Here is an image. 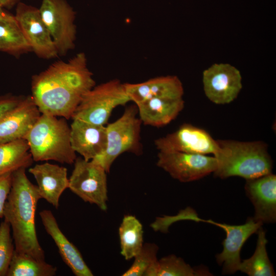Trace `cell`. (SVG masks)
<instances>
[{
  "label": "cell",
  "instance_id": "6da1fadb",
  "mask_svg": "<svg viewBox=\"0 0 276 276\" xmlns=\"http://www.w3.org/2000/svg\"><path fill=\"white\" fill-rule=\"evenodd\" d=\"M85 53L59 61L32 78L33 100L41 113L72 117L83 96L95 85Z\"/></svg>",
  "mask_w": 276,
  "mask_h": 276
},
{
  "label": "cell",
  "instance_id": "7a4b0ae2",
  "mask_svg": "<svg viewBox=\"0 0 276 276\" xmlns=\"http://www.w3.org/2000/svg\"><path fill=\"white\" fill-rule=\"evenodd\" d=\"M26 170L22 168L12 173L11 187L4 209V220L12 229L15 251L45 260L35 226L37 205L41 198L37 186L30 181Z\"/></svg>",
  "mask_w": 276,
  "mask_h": 276
},
{
  "label": "cell",
  "instance_id": "3957f363",
  "mask_svg": "<svg viewBox=\"0 0 276 276\" xmlns=\"http://www.w3.org/2000/svg\"><path fill=\"white\" fill-rule=\"evenodd\" d=\"M215 176L222 179L239 176L246 180L271 173L272 160L266 143L261 141L218 140Z\"/></svg>",
  "mask_w": 276,
  "mask_h": 276
},
{
  "label": "cell",
  "instance_id": "277c9868",
  "mask_svg": "<svg viewBox=\"0 0 276 276\" xmlns=\"http://www.w3.org/2000/svg\"><path fill=\"white\" fill-rule=\"evenodd\" d=\"M57 117L41 113L26 136L34 161L72 164L77 158L71 146L66 119Z\"/></svg>",
  "mask_w": 276,
  "mask_h": 276
},
{
  "label": "cell",
  "instance_id": "5b68a950",
  "mask_svg": "<svg viewBox=\"0 0 276 276\" xmlns=\"http://www.w3.org/2000/svg\"><path fill=\"white\" fill-rule=\"evenodd\" d=\"M131 101L125 87L118 79H112L95 85L82 97L72 119L105 125L112 110Z\"/></svg>",
  "mask_w": 276,
  "mask_h": 276
},
{
  "label": "cell",
  "instance_id": "8992f818",
  "mask_svg": "<svg viewBox=\"0 0 276 276\" xmlns=\"http://www.w3.org/2000/svg\"><path fill=\"white\" fill-rule=\"evenodd\" d=\"M136 106L126 108L121 117L108 124L106 127L107 146L100 157L94 160L98 162L107 173L116 158L125 152L135 154L141 152V125L137 117Z\"/></svg>",
  "mask_w": 276,
  "mask_h": 276
},
{
  "label": "cell",
  "instance_id": "52a82bcc",
  "mask_svg": "<svg viewBox=\"0 0 276 276\" xmlns=\"http://www.w3.org/2000/svg\"><path fill=\"white\" fill-rule=\"evenodd\" d=\"M68 178V189L84 201L107 209V175L104 168L97 161L77 157Z\"/></svg>",
  "mask_w": 276,
  "mask_h": 276
},
{
  "label": "cell",
  "instance_id": "ba28073f",
  "mask_svg": "<svg viewBox=\"0 0 276 276\" xmlns=\"http://www.w3.org/2000/svg\"><path fill=\"white\" fill-rule=\"evenodd\" d=\"M40 16L57 50L63 55L75 47V12L65 0H41Z\"/></svg>",
  "mask_w": 276,
  "mask_h": 276
},
{
  "label": "cell",
  "instance_id": "9c48e42d",
  "mask_svg": "<svg viewBox=\"0 0 276 276\" xmlns=\"http://www.w3.org/2000/svg\"><path fill=\"white\" fill-rule=\"evenodd\" d=\"M157 166L182 182L201 179L217 168L214 156L181 152H159Z\"/></svg>",
  "mask_w": 276,
  "mask_h": 276
},
{
  "label": "cell",
  "instance_id": "30bf717a",
  "mask_svg": "<svg viewBox=\"0 0 276 276\" xmlns=\"http://www.w3.org/2000/svg\"><path fill=\"white\" fill-rule=\"evenodd\" d=\"M159 152H181L213 155L219 150L217 141L205 130L183 124L175 131L154 142Z\"/></svg>",
  "mask_w": 276,
  "mask_h": 276
},
{
  "label": "cell",
  "instance_id": "8fae6325",
  "mask_svg": "<svg viewBox=\"0 0 276 276\" xmlns=\"http://www.w3.org/2000/svg\"><path fill=\"white\" fill-rule=\"evenodd\" d=\"M206 97L216 104H225L237 98L242 88L240 71L229 63H214L202 73Z\"/></svg>",
  "mask_w": 276,
  "mask_h": 276
},
{
  "label": "cell",
  "instance_id": "7c38bea8",
  "mask_svg": "<svg viewBox=\"0 0 276 276\" xmlns=\"http://www.w3.org/2000/svg\"><path fill=\"white\" fill-rule=\"evenodd\" d=\"M15 16L32 51L37 55L49 59L58 55L51 36L41 19L38 9L19 3Z\"/></svg>",
  "mask_w": 276,
  "mask_h": 276
},
{
  "label": "cell",
  "instance_id": "4fadbf2b",
  "mask_svg": "<svg viewBox=\"0 0 276 276\" xmlns=\"http://www.w3.org/2000/svg\"><path fill=\"white\" fill-rule=\"evenodd\" d=\"M206 222L221 227L225 232L223 250L216 255V259L217 263L222 266L223 274H234L238 271L241 262L240 251L243 244L251 235L257 233L263 223L250 217L244 224L238 225L219 223L212 220Z\"/></svg>",
  "mask_w": 276,
  "mask_h": 276
},
{
  "label": "cell",
  "instance_id": "5bb4252c",
  "mask_svg": "<svg viewBox=\"0 0 276 276\" xmlns=\"http://www.w3.org/2000/svg\"><path fill=\"white\" fill-rule=\"evenodd\" d=\"M41 113L32 97H24L0 118V143L25 139Z\"/></svg>",
  "mask_w": 276,
  "mask_h": 276
},
{
  "label": "cell",
  "instance_id": "9a60e30c",
  "mask_svg": "<svg viewBox=\"0 0 276 276\" xmlns=\"http://www.w3.org/2000/svg\"><path fill=\"white\" fill-rule=\"evenodd\" d=\"M73 120L70 126V140L74 151L86 160L102 156L107 146L106 126Z\"/></svg>",
  "mask_w": 276,
  "mask_h": 276
},
{
  "label": "cell",
  "instance_id": "2e32d148",
  "mask_svg": "<svg viewBox=\"0 0 276 276\" xmlns=\"http://www.w3.org/2000/svg\"><path fill=\"white\" fill-rule=\"evenodd\" d=\"M247 196L255 208L254 219L263 223L276 220V176L272 173L247 179L245 185Z\"/></svg>",
  "mask_w": 276,
  "mask_h": 276
},
{
  "label": "cell",
  "instance_id": "e0dca14e",
  "mask_svg": "<svg viewBox=\"0 0 276 276\" xmlns=\"http://www.w3.org/2000/svg\"><path fill=\"white\" fill-rule=\"evenodd\" d=\"M67 171L64 167L48 162L36 164L29 169L37 182L40 198L56 209L59 206L61 195L68 188Z\"/></svg>",
  "mask_w": 276,
  "mask_h": 276
},
{
  "label": "cell",
  "instance_id": "ac0fdd59",
  "mask_svg": "<svg viewBox=\"0 0 276 276\" xmlns=\"http://www.w3.org/2000/svg\"><path fill=\"white\" fill-rule=\"evenodd\" d=\"M39 214L45 230L54 240L63 262L73 274L76 276L94 275L79 250L60 229L52 212L44 210Z\"/></svg>",
  "mask_w": 276,
  "mask_h": 276
},
{
  "label": "cell",
  "instance_id": "d6986e66",
  "mask_svg": "<svg viewBox=\"0 0 276 276\" xmlns=\"http://www.w3.org/2000/svg\"><path fill=\"white\" fill-rule=\"evenodd\" d=\"M130 101L135 104L154 98H182L184 90L176 76H160L137 83H124Z\"/></svg>",
  "mask_w": 276,
  "mask_h": 276
},
{
  "label": "cell",
  "instance_id": "ffe728a7",
  "mask_svg": "<svg viewBox=\"0 0 276 276\" xmlns=\"http://www.w3.org/2000/svg\"><path fill=\"white\" fill-rule=\"evenodd\" d=\"M135 104L142 123L158 127L175 119L183 109L185 102L182 98H154Z\"/></svg>",
  "mask_w": 276,
  "mask_h": 276
},
{
  "label": "cell",
  "instance_id": "44dd1931",
  "mask_svg": "<svg viewBox=\"0 0 276 276\" xmlns=\"http://www.w3.org/2000/svg\"><path fill=\"white\" fill-rule=\"evenodd\" d=\"M0 51L18 55L32 51L15 15L0 12Z\"/></svg>",
  "mask_w": 276,
  "mask_h": 276
},
{
  "label": "cell",
  "instance_id": "7402d4cb",
  "mask_svg": "<svg viewBox=\"0 0 276 276\" xmlns=\"http://www.w3.org/2000/svg\"><path fill=\"white\" fill-rule=\"evenodd\" d=\"M33 159L25 139L0 143V176L30 167Z\"/></svg>",
  "mask_w": 276,
  "mask_h": 276
},
{
  "label": "cell",
  "instance_id": "603a6c76",
  "mask_svg": "<svg viewBox=\"0 0 276 276\" xmlns=\"http://www.w3.org/2000/svg\"><path fill=\"white\" fill-rule=\"evenodd\" d=\"M143 228L135 216H124L119 227L121 254L126 260L140 252L143 246Z\"/></svg>",
  "mask_w": 276,
  "mask_h": 276
},
{
  "label": "cell",
  "instance_id": "cb8c5ba5",
  "mask_svg": "<svg viewBox=\"0 0 276 276\" xmlns=\"http://www.w3.org/2000/svg\"><path fill=\"white\" fill-rule=\"evenodd\" d=\"M257 233L258 239L255 252L251 257L241 262L238 270L249 276L275 275L267 252L265 232L261 226Z\"/></svg>",
  "mask_w": 276,
  "mask_h": 276
},
{
  "label": "cell",
  "instance_id": "d4e9b609",
  "mask_svg": "<svg viewBox=\"0 0 276 276\" xmlns=\"http://www.w3.org/2000/svg\"><path fill=\"white\" fill-rule=\"evenodd\" d=\"M204 268H192L184 260L174 255L157 260L146 272L144 276L211 275Z\"/></svg>",
  "mask_w": 276,
  "mask_h": 276
},
{
  "label": "cell",
  "instance_id": "484cf974",
  "mask_svg": "<svg viewBox=\"0 0 276 276\" xmlns=\"http://www.w3.org/2000/svg\"><path fill=\"white\" fill-rule=\"evenodd\" d=\"M57 268L14 250L6 276H54Z\"/></svg>",
  "mask_w": 276,
  "mask_h": 276
},
{
  "label": "cell",
  "instance_id": "4316f807",
  "mask_svg": "<svg viewBox=\"0 0 276 276\" xmlns=\"http://www.w3.org/2000/svg\"><path fill=\"white\" fill-rule=\"evenodd\" d=\"M158 246L153 243H147L134 257L131 266L122 274V276H144L146 272L158 259Z\"/></svg>",
  "mask_w": 276,
  "mask_h": 276
},
{
  "label": "cell",
  "instance_id": "83f0119b",
  "mask_svg": "<svg viewBox=\"0 0 276 276\" xmlns=\"http://www.w3.org/2000/svg\"><path fill=\"white\" fill-rule=\"evenodd\" d=\"M15 250L10 224L4 220L0 224V276H6Z\"/></svg>",
  "mask_w": 276,
  "mask_h": 276
},
{
  "label": "cell",
  "instance_id": "f1b7e54d",
  "mask_svg": "<svg viewBox=\"0 0 276 276\" xmlns=\"http://www.w3.org/2000/svg\"><path fill=\"white\" fill-rule=\"evenodd\" d=\"M12 173L0 176V218L4 217V209L11 187Z\"/></svg>",
  "mask_w": 276,
  "mask_h": 276
},
{
  "label": "cell",
  "instance_id": "f546056e",
  "mask_svg": "<svg viewBox=\"0 0 276 276\" xmlns=\"http://www.w3.org/2000/svg\"><path fill=\"white\" fill-rule=\"evenodd\" d=\"M24 98L11 94L0 96V118L15 107Z\"/></svg>",
  "mask_w": 276,
  "mask_h": 276
},
{
  "label": "cell",
  "instance_id": "4dcf8cb0",
  "mask_svg": "<svg viewBox=\"0 0 276 276\" xmlns=\"http://www.w3.org/2000/svg\"><path fill=\"white\" fill-rule=\"evenodd\" d=\"M19 1V0H0V3L3 8H10L18 4Z\"/></svg>",
  "mask_w": 276,
  "mask_h": 276
},
{
  "label": "cell",
  "instance_id": "1f68e13d",
  "mask_svg": "<svg viewBox=\"0 0 276 276\" xmlns=\"http://www.w3.org/2000/svg\"><path fill=\"white\" fill-rule=\"evenodd\" d=\"M4 10H3V7L2 6L1 3H0V12H1L2 11H3Z\"/></svg>",
  "mask_w": 276,
  "mask_h": 276
}]
</instances>
